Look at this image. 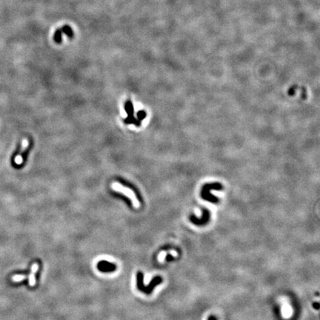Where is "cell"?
I'll list each match as a JSON object with an SVG mask.
<instances>
[{
    "label": "cell",
    "instance_id": "cell-1",
    "mask_svg": "<svg viewBox=\"0 0 320 320\" xmlns=\"http://www.w3.org/2000/svg\"><path fill=\"white\" fill-rule=\"evenodd\" d=\"M223 186L222 184L219 182H213V183H206L202 186L200 193V196L203 199L206 201L210 202L216 204L219 202V199L213 196L212 193H210L211 190H215V191H222Z\"/></svg>",
    "mask_w": 320,
    "mask_h": 320
},
{
    "label": "cell",
    "instance_id": "cell-2",
    "mask_svg": "<svg viewBox=\"0 0 320 320\" xmlns=\"http://www.w3.org/2000/svg\"><path fill=\"white\" fill-rule=\"evenodd\" d=\"M111 188H112L114 191H116V192H119L123 193L124 195H125L127 197L129 198L130 199L132 202L133 206L135 208H139L140 206V203L139 202L136 196L135 195V193L131 189L128 188L127 187H125V186L121 185V184L118 182H114L111 185Z\"/></svg>",
    "mask_w": 320,
    "mask_h": 320
},
{
    "label": "cell",
    "instance_id": "cell-3",
    "mask_svg": "<svg viewBox=\"0 0 320 320\" xmlns=\"http://www.w3.org/2000/svg\"><path fill=\"white\" fill-rule=\"evenodd\" d=\"M202 216L201 218H197L196 216L193 214H191L190 216L189 219L191 220V222L194 225H197V226H203V225H206L207 223H208L210 221V211L207 208H202Z\"/></svg>",
    "mask_w": 320,
    "mask_h": 320
},
{
    "label": "cell",
    "instance_id": "cell-4",
    "mask_svg": "<svg viewBox=\"0 0 320 320\" xmlns=\"http://www.w3.org/2000/svg\"><path fill=\"white\" fill-rule=\"evenodd\" d=\"M39 269V265L37 263L33 265V266L31 267V272L29 274L28 276V283L29 285L31 287H33L36 284V279H35V273H37V270Z\"/></svg>",
    "mask_w": 320,
    "mask_h": 320
},
{
    "label": "cell",
    "instance_id": "cell-5",
    "mask_svg": "<svg viewBox=\"0 0 320 320\" xmlns=\"http://www.w3.org/2000/svg\"><path fill=\"white\" fill-rule=\"evenodd\" d=\"M61 30L62 32V33H65L67 37H68L69 38H73V29L71 27H70L69 25H65L62 28H61Z\"/></svg>",
    "mask_w": 320,
    "mask_h": 320
},
{
    "label": "cell",
    "instance_id": "cell-6",
    "mask_svg": "<svg viewBox=\"0 0 320 320\" xmlns=\"http://www.w3.org/2000/svg\"><path fill=\"white\" fill-rule=\"evenodd\" d=\"M62 39V32L61 29L59 28L56 30L55 33H54V39L56 43H61Z\"/></svg>",
    "mask_w": 320,
    "mask_h": 320
},
{
    "label": "cell",
    "instance_id": "cell-7",
    "mask_svg": "<svg viewBox=\"0 0 320 320\" xmlns=\"http://www.w3.org/2000/svg\"><path fill=\"white\" fill-rule=\"evenodd\" d=\"M26 277L27 276H25V275H20V274L14 275V276L12 277V280L15 282H19L22 281V280H25Z\"/></svg>",
    "mask_w": 320,
    "mask_h": 320
},
{
    "label": "cell",
    "instance_id": "cell-8",
    "mask_svg": "<svg viewBox=\"0 0 320 320\" xmlns=\"http://www.w3.org/2000/svg\"><path fill=\"white\" fill-rule=\"evenodd\" d=\"M313 307H314V308H315L316 310H319V307H320V304L319 302H314V303H313Z\"/></svg>",
    "mask_w": 320,
    "mask_h": 320
},
{
    "label": "cell",
    "instance_id": "cell-9",
    "mask_svg": "<svg viewBox=\"0 0 320 320\" xmlns=\"http://www.w3.org/2000/svg\"><path fill=\"white\" fill-rule=\"evenodd\" d=\"M208 320H217V319L214 316H209V318H208Z\"/></svg>",
    "mask_w": 320,
    "mask_h": 320
}]
</instances>
